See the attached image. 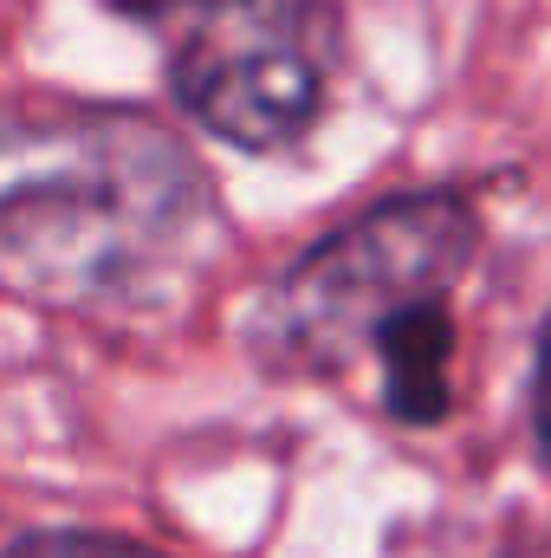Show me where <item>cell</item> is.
<instances>
[{"mask_svg": "<svg viewBox=\"0 0 551 558\" xmlns=\"http://www.w3.org/2000/svg\"><path fill=\"white\" fill-rule=\"evenodd\" d=\"M201 215L195 162L143 118L0 131V241L39 274L111 279Z\"/></svg>", "mask_w": 551, "mask_h": 558, "instance_id": "obj_1", "label": "cell"}, {"mask_svg": "<svg viewBox=\"0 0 551 558\" xmlns=\"http://www.w3.org/2000/svg\"><path fill=\"white\" fill-rule=\"evenodd\" d=\"M467 254H474V208L454 189L390 195L331 241H318L285 274L254 338L285 371H344L357 351L377 344V331L403 305L448 292Z\"/></svg>", "mask_w": 551, "mask_h": 558, "instance_id": "obj_2", "label": "cell"}, {"mask_svg": "<svg viewBox=\"0 0 551 558\" xmlns=\"http://www.w3.org/2000/svg\"><path fill=\"white\" fill-rule=\"evenodd\" d=\"M325 0H195L169 85L195 124L234 149H285L325 105Z\"/></svg>", "mask_w": 551, "mask_h": 558, "instance_id": "obj_3", "label": "cell"}, {"mask_svg": "<svg viewBox=\"0 0 551 558\" xmlns=\"http://www.w3.org/2000/svg\"><path fill=\"white\" fill-rule=\"evenodd\" d=\"M370 351H377V364H383V403H390L396 422L434 428V422L454 410V384H448V364H454V318H448V292L403 305V312L377 331Z\"/></svg>", "mask_w": 551, "mask_h": 558, "instance_id": "obj_4", "label": "cell"}, {"mask_svg": "<svg viewBox=\"0 0 551 558\" xmlns=\"http://www.w3.org/2000/svg\"><path fill=\"white\" fill-rule=\"evenodd\" d=\"M0 558H162V553H143L131 539H105V533H33Z\"/></svg>", "mask_w": 551, "mask_h": 558, "instance_id": "obj_5", "label": "cell"}, {"mask_svg": "<svg viewBox=\"0 0 551 558\" xmlns=\"http://www.w3.org/2000/svg\"><path fill=\"white\" fill-rule=\"evenodd\" d=\"M532 441L551 468V312L539 325V357H532Z\"/></svg>", "mask_w": 551, "mask_h": 558, "instance_id": "obj_6", "label": "cell"}, {"mask_svg": "<svg viewBox=\"0 0 551 558\" xmlns=\"http://www.w3.org/2000/svg\"><path fill=\"white\" fill-rule=\"evenodd\" d=\"M118 13H131V20H162V13H175V7H195V0H111Z\"/></svg>", "mask_w": 551, "mask_h": 558, "instance_id": "obj_7", "label": "cell"}]
</instances>
